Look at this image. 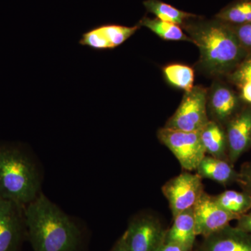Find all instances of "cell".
Segmentation results:
<instances>
[{"instance_id": "1", "label": "cell", "mask_w": 251, "mask_h": 251, "mask_svg": "<svg viewBox=\"0 0 251 251\" xmlns=\"http://www.w3.org/2000/svg\"><path fill=\"white\" fill-rule=\"evenodd\" d=\"M27 241L33 251H86L88 230L44 193L25 208Z\"/></svg>"}, {"instance_id": "2", "label": "cell", "mask_w": 251, "mask_h": 251, "mask_svg": "<svg viewBox=\"0 0 251 251\" xmlns=\"http://www.w3.org/2000/svg\"><path fill=\"white\" fill-rule=\"evenodd\" d=\"M201 52L199 67L211 75L229 74L249 54L231 25L196 16L181 26Z\"/></svg>"}, {"instance_id": "3", "label": "cell", "mask_w": 251, "mask_h": 251, "mask_svg": "<svg viewBox=\"0 0 251 251\" xmlns=\"http://www.w3.org/2000/svg\"><path fill=\"white\" fill-rule=\"evenodd\" d=\"M44 171L27 144L0 141V198L26 206L42 192Z\"/></svg>"}, {"instance_id": "4", "label": "cell", "mask_w": 251, "mask_h": 251, "mask_svg": "<svg viewBox=\"0 0 251 251\" xmlns=\"http://www.w3.org/2000/svg\"><path fill=\"white\" fill-rule=\"evenodd\" d=\"M200 132L163 127L157 132V138L174 154L183 170L193 172L206 155Z\"/></svg>"}, {"instance_id": "5", "label": "cell", "mask_w": 251, "mask_h": 251, "mask_svg": "<svg viewBox=\"0 0 251 251\" xmlns=\"http://www.w3.org/2000/svg\"><path fill=\"white\" fill-rule=\"evenodd\" d=\"M166 231L156 216L140 212L129 220L122 238L127 251H157L165 242Z\"/></svg>"}, {"instance_id": "6", "label": "cell", "mask_w": 251, "mask_h": 251, "mask_svg": "<svg viewBox=\"0 0 251 251\" xmlns=\"http://www.w3.org/2000/svg\"><path fill=\"white\" fill-rule=\"evenodd\" d=\"M207 110V90L202 86H194L185 92L174 115L164 127L184 131H201L209 121Z\"/></svg>"}, {"instance_id": "7", "label": "cell", "mask_w": 251, "mask_h": 251, "mask_svg": "<svg viewBox=\"0 0 251 251\" xmlns=\"http://www.w3.org/2000/svg\"><path fill=\"white\" fill-rule=\"evenodd\" d=\"M204 192L202 178L198 173L184 171L162 186V193L169 203L173 218L193 207Z\"/></svg>"}, {"instance_id": "8", "label": "cell", "mask_w": 251, "mask_h": 251, "mask_svg": "<svg viewBox=\"0 0 251 251\" xmlns=\"http://www.w3.org/2000/svg\"><path fill=\"white\" fill-rule=\"evenodd\" d=\"M25 208L0 198V251H21L27 241Z\"/></svg>"}, {"instance_id": "9", "label": "cell", "mask_w": 251, "mask_h": 251, "mask_svg": "<svg viewBox=\"0 0 251 251\" xmlns=\"http://www.w3.org/2000/svg\"><path fill=\"white\" fill-rule=\"evenodd\" d=\"M193 211L196 234L203 238L219 231L239 218L224 209L216 202L215 196L205 191L193 206Z\"/></svg>"}, {"instance_id": "10", "label": "cell", "mask_w": 251, "mask_h": 251, "mask_svg": "<svg viewBox=\"0 0 251 251\" xmlns=\"http://www.w3.org/2000/svg\"><path fill=\"white\" fill-rule=\"evenodd\" d=\"M140 28L117 24H104L89 29L82 35L79 44L96 51L110 50L125 44Z\"/></svg>"}, {"instance_id": "11", "label": "cell", "mask_w": 251, "mask_h": 251, "mask_svg": "<svg viewBox=\"0 0 251 251\" xmlns=\"http://www.w3.org/2000/svg\"><path fill=\"white\" fill-rule=\"evenodd\" d=\"M224 128L229 161L234 165L251 147V106L239 110Z\"/></svg>"}, {"instance_id": "12", "label": "cell", "mask_w": 251, "mask_h": 251, "mask_svg": "<svg viewBox=\"0 0 251 251\" xmlns=\"http://www.w3.org/2000/svg\"><path fill=\"white\" fill-rule=\"evenodd\" d=\"M239 95L227 85L214 82L207 92V110L209 120L225 127L240 110Z\"/></svg>"}, {"instance_id": "13", "label": "cell", "mask_w": 251, "mask_h": 251, "mask_svg": "<svg viewBox=\"0 0 251 251\" xmlns=\"http://www.w3.org/2000/svg\"><path fill=\"white\" fill-rule=\"evenodd\" d=\"M193 251H251V234L228 225L203 238Z\"/></svg>"}, {"instance_id": "14", "label": "cell", "mask_w": 251, "mask_h": 251, "mask_svg": "<svg viewBox=\"0 0 251 251\" xmlns=\"http://www.w3.org/2000/svg\"><path fill=\"white\" fill-rule=\"evenodd\" d=\"M197 237L194 211L191 207L173 218V225L166 229L164 242L176 243L193 251Z\"/></svg>"}, {"instance_id": "15", "label": "cell", "mask_w": 251, "mask_h": 251, "mask_svg": "<svg viewBox=\"0 0 251 251\" xmlns=\"http://www.w3.org/2000/svg\"><path fill=\"white\" fill-rule=\"evenodd\" d=\"M196 171L202 179L212 180L223 186L237 183L239 179V172L230 162L209 155L204 157Z\"/></svg>"}, {"instance_id": "16", "label": "cell", "mask_w": 251, "mask_h": 251, "mask_svg": "<svg viewBox=\"0 0 251 251\" xmlns=\"http://www.w3.org/2000/svg\"><path fill=\"white\" fill-rule=\"evenodd\" d=\"M200 133L206 153L209 156L229 161L224 126L215 121L209 120Z\"/></svg>"}, {"instance_id": "17", "label": "cell", "mask_w": 251, "mask_h": 251, "mask_svg": "<svg viewBox=\"0 0 251 251\" xmlns=\"http://www.w3.org/2000/svg\"><path fill=\"white\" fill-rule=\"evenodd\" d=\"M141 27L148 28L161 37L167 41H188L193 43L192 39L185 34L181 26L174 23L166 22L158 18H151L145 16L138 23Z\"/></svg>"}, {"instance_id": "18", "label": "cell", "mask_w": 251, "mask_h": 251, "mask_svg": "<svg viewBox=\"0 0 251 251\" xmlns=\"http://www.w3.org/2000/svg\"><path fill=\"white\" fill-rule=\"evenodd\" d=\"M143 5L147 11L154 15L156 18L166 22L174 23L181 27L188 19L197 16L176 9L161 0H145L143 1Z\"/></svg>"}, {"instance_id": "19", "label": "cell", "mask_w": 251, "mask_h": 251, "mask_svg": "<svg viewBox=\"0 0 251 251\" xmlns=\"http://www.w3.org/2000/svg\"><path fill=\"white\" fill-rule=\"evenodd\" d=\"M229 80L237 87L241 101L251 106V53L248 54L232 72Z\"/></svg>"}, {"instance_id": "20", "label": "cell", "mask_w": 251, "mask_h": 251, "mask_svg": "<svg viewBox=\"0 0 251 251\" xmlns=\"http://www.w3.org/2000/svg\"><path fill=\"white\" fill-rule=\"evenodd\" d=\"M232 25L251 23V0H235L225 6L214 16Z\"/></svg>"}, {"instance_id": "21", "label": "cell", "mask_w": 251, "mask_h": 251, "mask_svg": "<svg viewBox=\"0 0 251 251\" xmlns=\"http://www.w3.org/2000/svg\"><path fill=\"white\" fill-rule=\"evenodd\" d=\"M214 196L224 209L239 217L251 209V196L245 191L227 190Z\"/></svg>"}, {"instance_id": "22", "label": "cell", "mask_w": 251, "mask_h": 251, "mask_svg": "<svg viewBox=\"0 0 251 251\" xmlns=\"http://www.w3.org/2000/svg\"><path fill=\"white\" fill-rule=\"evenodd\" d=\"M165 78L176 88L189 92L194 85V71L185 64H173L163 69Z\"/></svg>"}, {"instance_id": "23", "label": "cell", "mask_w": 251, "mask_h": 251, "mask_svg": "<svg viewBox=\"0 0 251 251\" xmlns=\"http://www.w3.org/2000/svg\"><path fill=\"white\" fill-rule=\"evenodd\" d=\"M231 25L242 47L247 52H251V23L239 25Z\"/></svg>"}, {"instance_id": "24", "label": "cell", "mask_w": 251, "mask_h": 251, "mask_svg": "<svg viewBox=\"0 0 251 251\" xmlns=\"http://www.w3.org/2000/svg\"><path fill=\"white\" fill-rule=\"evenodd\" d=\"M237 184L242 188V191L251 196V161L242 165L239 172Z\"/></svg>"}, {"instance_id": "25", "label": "cell", "mask_w": 251, "mask_h": 251, "mask_svg": "<svg viewBox=\"0 0 251 251\" xmlns=\"http://www.w3.org/2000/svg\"><path fill=\"white\" fill-rule=\"evenodd\" d=\"M236 227L251 234V209L246 214H243L237 220Z\"/></svg>"}, {"instance_id": "26", "label": "cell", "mask_w": 251, "mask_h": 251, "mask_svg": "<svg viewBox=\"0 0 251 251\" xmlns=\"http://www.w3.org/2000/svg\"><path fill=\"white\" fill-rule=\"evenodd\" d=\"M157 251H192L179 244L164 242Z\"/></svg>"}, {"instance_id": "27", "label": "cell", "mask_w": 251, "mask_h": 251, "mask_svg": "<svg viewBox=\"0 0 251 251\" xmlns=\"http://www.w3.org/2000/svg\"><path fill=\"white\" fill-rule=\"evenodd\" d=\"M109 251H127L126 249L125 244H124L123 239L122 237L115 242L113 247Z\"/></svg>"}]
</instances>
